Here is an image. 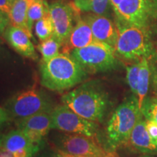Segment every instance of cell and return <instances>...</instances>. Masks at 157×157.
<instances>
[{"label": "cell", "instance_id": "obj_20", "mask_svg": "<svg viewBox=\"0 0 157 157\" xmlns=\"http://www.w3.org/2000/svg\"><path fill=\"white\" fill-rule=\"evenodd\" d=\"M62 44L54 36L42 41L37 48L42 56V61L50 60L60 53Z\"/></svg>", "mask_w": 157, "mask_h": 157}, {"label": "cell", "instance_id": "obj_15", "mask_svg": "<svg viewBox=\"0 0 157 157\" xmlns=\"http://www.w3.org/2000/svg\"><path fill=\"white\" fill-rule=\"evenodd\" d=\"M17 128L35 131L45 137L51 129V113H41L16 120Z\"/></svg>", "mask_w": 157, "mask_h": 157}, {"label": "cell", "instance_id": "obj_4", "mask_svg": "<svg viewBox=\"0 0 157 157\" xmlns=\"http://www.w3.org/2000/svg\"><path fill=\"white\" fill-rule=\"evenodd\" d=\"M119 36L115 46L117 57L129 62L138 63L154 55L151 34L139 27L116 21Z\"/></svg>", "mask_w": 157, "mask_h": 157}, {"label": "cell", "instance_id": "obj_24", "mask_svg": "<svg viewBox=\"0 0 157 157\" xmlns=\"http://www.w3.org/2000/svg\"><path fill=\"white\" fill-rule=\"evenodd\" d=\"M88 7L91 13L106 17L112 8L110 0H89Z\"/></svg>", "mask_w": 157, "mask_h": 157}, {"label": "cell", "instance_id": "obj_31", "mask_svg": "<svg viewBox=\"0 0 157 157\" xmlns=\"http://www.w3.org/2000/svg\"><path fill=\"white\" fill-rule=\"evenodd\" d=\"M0 157H13V153L5 150L0 145Z\"/></svg>", "mask_w": 157, "mask_h": 157}, {"label": "cell", "instance_id": "obj_29", "mask_svg": "<svg viewBox=\"0 0 157 157\" xmlns=\"http://www.w3.org/2000/svg\"><path fill=\"white\" fill-rule=\"evenodd\" d=\"M74 6L78 10L82 12H89V0H74Z\"/></svg>", "mask_w": 157, "mask_h": 157}, {"label": "cell", "instance_id": "obj_16", "mask_svg": "<svg viewBox=\"0 0 157 157\" xmlns=\"http://www.w3.org/2000/svg\"><path fill=\"white\" fill-rule=\"evenodd\" d=\"M34 1L35 0H15L8 15L10 25L24 29L31 38H33L32 32L28 26V10Z\"/></svg>", "mask_w": 157, "mask_h": 157}, {"label": "cell", "instance_id": "obj_30", "mask_svg": "<svg viewBox=\"0 0 157 157\" xmlns=\"http://www.w3.org/2000/svg\"><path fill=\"white\" fill-rule=\"evenodd\" d=\"M10 23L9 17L3 13H0V34H2L8 27Z\"/></svg>", "mask_w": 157, "mask_h": 157}, {"label": "cell", "instance_id": "obj_5", "mask_svg": "<svg viewBox=\"0 0 157 157\" xmlns=\"http://www.w3.org/2000/svg\"><path fill=\"white\" fill-rule=\"evenodd\" d=\"M70 55L87 74L111 71L117 69L119 63L115 49L98 41L72 50Z\"/></svg>", "mask_w": 157, "mask_h": 157}, {"label": "cell", "instance_id": "obj_34", "mask_svg": "<svg viewBox=\"0 0 157 157\" xmlns=\"http://www.w3.org/2000/svg\"><path fill=\"white\" fill-rule=\"evenodd\" d=\"M53 157H63V156H62V155H60V154H59V153L58 152V154H56V156H53Z\"/></svg>", "mask_w": 157, "mask_h": 157}, {"label": "cell", "instance_id": "obj_12", "mask_svg": "<svg viewBox=\"0 0 157 157\" xmlns=\"http://www.w3.org/2000/svg\"><path fill=\"white\" fill-rule=\"evenodd\" d=\"M4 35L7 42L17 53L34 60H37L38 56L31 40V37L24 29L10 25L6 29Z\"/></svg>", "mask_w": 157, "mask_h": 157}, {"label": "cell", "instance_id": "obj_7", "mask_svg": "<svg viewBox=\"0 0 157 157\" xmlns=\"http://www.w3.org/2000/svg\"><path fill=\"white\" fill-rule=\"evenodd\" d=\"M11 119H24L41 113H51L55 106L42 90L33 87L13 96L5 105Z\"/></svg>", "mask_w": 157, "mask_h": 157}, {"label": "cell", "instance_id": "obj_3", "mask_svg": "<svg viewBox=\"0 0 157 157\" xmlns=\"http://www.w3.org/2000/svg\"><path fill=\"white\" fill-rule=\"evenodd\" d=\"M138 100L131 95L124 100L114 110L106 127V144L109 151L129 142L132 131L142 117Z\"/></svg>", "mask_w": 157, "mask_h": 157}, {"label": "cell", "instance_id": "obj_17", "mask_svg": "<svg viewBox=\"0 0 157 157\" xmlns=\"http://www.w3.org/2000/svg\"><path fill=\"white\" fill-rule=\"evenodd\" d=\"M33 146L37 145L31 142L23 131L18 128L10 131L7 135H2V137L1 146L11 153H14L21 148Z\"/></svg>", "mask_w": 157, "mask_h": 157}, {"label": "cell", "instance_id": "obj_27", "mask_svg": "<svg viewBox=\"0 0 157 157\" xmlns=\"http://www.w3.org/2000/svg\"><path fill=\"white\" fill-rule=\"evenodd\" d=\"M146 128L150 136L157 143V124L153 121L146 120Z\"/></svg>", "mask_w": 157, "mask_h": 157}, {"label": "cell", "instance_id": "obj_2", "mask_svg": "<svg viewBox=\"0 0 157 157\" xmlns=\"http://www.w3.org/2000/svg\"><path fill=\"white\" fill-rule=\"evenodd\" d=\"M41 84L56 92L70 90L85 81L87 73L70 54L59 53L54 58L41 61Z\"/></svg>", "mask_w": 157, "mask_h": 157}, {"label": "cell", "instance_id": "obj_36", "mask_svg": "<svg viewBox=\"0 0 157 157\" xmlns=\"http://www.w3.org/2000/svg\"><path fill=\"white\" fill-rule=\"evenodd\" d=\"M2 135H0V145H1V141H2Z\"/></svg>", "mask_w": 157, "mask_h": 157}, {"label": "cell", "instance_id": "obj_26", "mask_svg": "<svg viewBox=\"0 0 157 157\" xmlns=\"http://www.w3.org/2000/svg\"><path fill=\"white\" fill-rule=\"evenodd\" d=\"M15 0H0V13L8 16Z\"/></svg>", "mask_w": 157, "mask_h": 157}, {"label": "cell", "instance_id": "obj_35", "mask_svg": "<svg viewBox=\"0 0 157 157\" xmlns=\"http://www.w3.org/2000/svg\"><path fill=\"white\" fill-rule=\"evenodd\" d=\"M143 157H154V156H151V155H145V156H143Z\"/></svg>", "mask_w": 157, "mask_h": 157}, {"label": "cell", "instance_id": "obj_10", "mask_svg": "<svg viewBox=\"0 0 157 157\" xmlns=\"http://www.w3.org/2000/svg\"><path fill=\"white\" fill-rule=\"evenodd\" d=\"M49 12L53 23V36L63 45L74 28V9L71 5L58 1L50 5Z\"/></svg>", "mask_w": 157, "mask_h": 157}, {"label": "cell", "instance_id": "obj_22", "mask_svg": "<svg viewBox=\"0 0 157 157\" xmlns=\"http://www.w3.org/2000/svg\"><path fill=\"white\" fill-rule=\"evenodd\" d=\"M140 110L146 120L157 124V96H147L142 103Z\"/></svg>", "mask_w": 157, "mask_h": 157}, {"label": "cell", "instance_id": "obj_8", "mask_svg": "<svg viewBox=\"0 0 157 157\" xmlns=\"http://www.w3.org/2000/svg\"><path fill=\"white\" fill-rule=\"evenodd\" d=\"M51 129L97 138L99 128L97 122L82 117L65 105L55 107L51 112Z\"/></svg>", "mask_w": 157, "mask_h": 157}, {"label": "cell", "instance_id": "obj_32", "mask_svg": "<svg viewBox=\"0 0 157 157\" xmlns=\"http://www.w3.org/2000/svg\"><path fill=\"white\" fill-rule=\"evenodd\" d=\"M58 152L60 155H62L63 157H86V156H76V155H72V154H68V153L63 151H61V150H58Z\"/></svg>", "mask_w": 157, "mask_h": 157}, {"label": "cell", "instance_id": "obj_28", "mask_svg": "<svg viewBox=\"0 0 157 157\" xmlns=\"http://www.w3.org/2000/svg\"><path fill=\"white\" fill-rule=\"evenodd\" d=\"M10 119L11 118L7 109L5 107H0V130L3 128L6 124L9 122Z\"/></svg>", "mask_w": 157, "mask_h": 157}, {"label": "cell", "instance_id": "obj_19", "mask_svg": "<svg viewBox=\"0 0 157 157\" xmlns=\"http://www.w3.org/2000/svg\"><path fill=\"white\" fill-rule=\"evenodd\" d=\"M49 6L45 0H35L30 5L28 10V26L31 32L34 23L50 14Z\"/></svg>", "mask_w": 157, "mask_h": 157}, {"label": "cell", "instance_id": "obj_37", "mask_svg": "<svg viewBox=\"0 0 157 157\" xmlns=\"http://www.w3.org/2000/svg\"><path fill=\"white\" fill-rule=\"evenodd\" d=\"M156 55H157V46H156Z\"/></svg>", "mask_w": 157, "mask_h": 157}, {"label": "cell", "instance_id": "obj_25", "mask_svg": "<svg viewBox=\"0 0 157 157\" xmlns=\"http://www.w3.org/2000/svg\"><path fill=\"white\" fill-rule=\"evenodd\" d=\"M39 150V146H33L20 149L13 153V157H33V156Z\"/></svg>", "mask_w": 157, "mask_h": 157}, {"label": "cell", "instance_id": "obj_33", "mask_svg": "<svg viewBox=\"0 0 157 157\" xmlns=\"http://www.w3.org/2000/svg\"><path fill=\"white\" fill-rule=\"evenodd\" d=\"M122 1V0H110V2H111V7H112V10H113L117 8V7L118 5L120 4L121 2Z\"/></svg>", "mask_w": 157, "mask_h": 157}, {"label": "cell", "instance_id": "obj_18", "mask_svg": "<svg viewBox=\"0 0 157 157\" xmlns=\"http://www.w3.org/2000/svg\"><path fill=\"white\" fill-rule=\"evenodd\" d=\"M140 63V68L139 72L138 81H137L136 97L138 100L140 107L145 98L148 96L149 84H150L151 68L148 58H143Z\"/></svg>", "mask_w": 157, "mask_h": 157}, {"label": "cell", "instance_id": "obj_6", "mask_svg": "<svg viewBox=\"0 0 157 157\" xmlns=\"http://www.w3.org/2000/svg\"><path fill=\"white\" fill-rule=\"evenodd\" d=\"M113 11L119 22L157 31V0H122Z\"/></svg>", "mask_w": 157, "mask_h": 157}, {"label": "cell", "instance_id": "obj_1", "mask_svg": "<svg viewBox=\"0 0 157 157\" xmlns=\"http://www.w3.org/2000/svg\"><path fill=\"white\" fill-rule=\"evenodd\" d=\"M62 102L82 117L101 123L110 105L109 94L99 80L84 82L62 96Z\"/></svg>", "mask_w": 157, "mask_h": 157}, {"label": "cell", "instance_id": "obj_21", "mask_svg": "<svg viewBox=\"0 0 157 157\" xmlns=\"http://www.w3.org/2000/svg\"><path fill=\"white\" fill-rule=\"evenodd\" d=\"M35 34L42 42L53 36L54 26L50 14L47 15L35 23Z\"/></svg>", "mask_w": 157, "mask_h": 157}, {"label": "cell", "instance_id": "obj_11", "mask_svg": "<svg viewBox=\"0 0 157 157\" xmlns=\"http://www.w3.org/2000/svg\"><path fill=\"white\" fill-rule=\"evenodd\" d=\"M82 18L90 25L95 41L105 43L115 48L119 36L116 23L106 16L93 13L84 15Z\"/></svg>", "mask_w": 157, "mask_h": 157}, {"label": "cell", "instance_id": "obj_23", "mask_svg": "<svg viewBox=\"0 0 157 157\" xmlns=\"http://www.w3.org/2000/svg\"><path fill=\"white\" fill-rule=\"evenodd\" d=\"M140 68V63H135L127 66V82L133 95H137V81Z\"/></svg>", "mask_w": 157, "mask_h": 157}, {"label": "cell", "instance_id": "obj_9", "mask_svg": "<svg viewBox=\"0 0 157 157\" xmlns=\"http://www.w3.org/2000/svg\"><path fill=\"white\" fill-rule=\"evenodd\" d=\"M60 149L68 154L86 157H117L114 152L103 148L93 137L78 134H66L59 141Z\"/></svg>", "mask_w": 157, "mask_h": 157}, {"label": "cell", "instance_id": "obj_13", "mask_svg": "<svg viewBox=\"0 0 157 157\" xmlns=\"http://www.w3.org/2000/svg\"><path fill=\"white\" fill-rule=\"evenodd\" d=\"M94 42H95V39L90 25L81 17L76 21L69 36L63 44V53L70 54L72 50L84 48Z\"/></svg>", "mask_w": 157, "mask_h": 157}, {"label": "cell", "instance_id": "obj_14", "mask_svg": "<svg viewBox=\"0 0 157 157\" xmlns=\"http://www.w3.org/2000/svg\"><path fill=\"white\" fill-rule=\"evenodd\" d=\"M129 142L137 151L146 155L157 154V143L150 136L143 116L136 124L131 133Z\"/></svg>", "mask_w": 157, "mask_h": 157}]
</instances>
